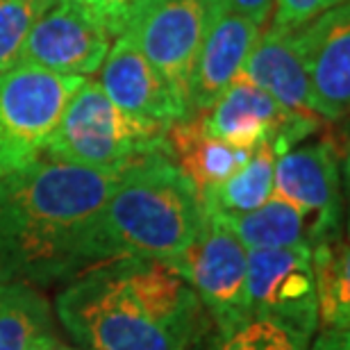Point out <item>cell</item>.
Masks as SVG:
<instances>
[{
    "label": "cell",
    "mask_w": 350,
    "mask_h": 350,
    "mask_svg": "<svg viewBox=\"0 0 350 350\" xmlns=\"http://www.w3.org/2000/svg\"><path fill=\"white\" fill-rule=\"evenodd\" d=\"M269 323L264 321H250L241 330H237L228 337H219L209 350H264V337Z\"/></svg>",
    "instance_id": "24"
},
{
    "label": "cell",
    "mask_w": 350,
    "mask_h": 350,
    "mask_svg": "<svg viewBox=\"0 0 350 350\" xmlns=\"http://www.w3.org/2000/svg\"><path fill=\"white\" fill-rule=\"evenodd\" d=\"M264 350H307L305 346L296 344L289 334H284L282 330H278L275 325L266 327V337H264Z\"/></svg>",
    "instance_id": "27"
},
{
    "label": "cell",
    "mask_w": 350,
    "mask_h": 350,
    "mask_svg": "<svg viewBox=\"0 0 350 350\" xmlns=\"http://www.w3.org/2000/svg\"><path fill=\"white\" fill-rule=\"evenodd\" d=\"M48 334L51 303L30 284L0 282V350H34Z\"/></svg>",
    "instance_id": "20"
},
{
    "label": "cell",
    "mask_w": 350,
    "mask_h": 350,
    "mask_svg": "<svg viewBox=\"0 0 350 350\" xmlns=\"http://www.w3.org/2000/svg\"><path fill=\"white\" fill-rule=\"evenodd\" d=\"M62 327L85 350H189L202 305L171 266L118 257L73 278L55 298Z\"/></svg>",
    "instance_id": "2"
},
{
    "label": "cell",
    "mask_w": 350,
    "mask_h": 350,
    "mask_svg": "<svg viewBox=\"0 0 350 350\" xmlns=\"http://www.w3.org/2000/svg\"><path fill=\"white\" fill-rule=\"evenodd\" d=\"M246 289L250 319L275 325L307 348L319 330L312 248L307 243L248 250Z\"/></svg>",
    "instance_id": "7"
},
{
    "label": "cell",
    "mask_w": 350,
    "mask_h": 350,
    "mask_svg": "<svg viewBox=\"0 0 350 350\" xmlns=\"http://www.w3.org/2000/svg\"><path fill=\"white\" fill-rule=\"evenodd\" d=\"M346 0H273V23L286 30H298L312 18L321 16L327 10L337 7Z\"/></svg>",
    "instance_id": "23"
},
{
    "label": "cell",
    "mask_w": 350,
    "mask_h": 350,
    "mask_svg": "<svg viewBox=\"0 0 350 350\" xmlns=\"http://www.w3.org/2000/svg\"><path fill=\"white\" fill-rule=\"evenodd\" d=\"M310 109L321 121H341L350 103V7L341 3L296 30Z\"/></svg>",
    "instance_id": "11"
},
{
    "label": "cell",
    "mask_w": 350,
    "mask_h": 350,
    "mask_svg": "<svg viewBox=\"0 0 350 350\" xmlns=\"http://www.w3.org/2000/svg\"><path fill=\"white\" fill-rule=\"evenodd\" d=\"M64 3L78 10L103 32H107L111 39L128 30L130 21L135 18L144 0H64Z\"/></svg>",
    "instance_id": "22"
},
{
    "label": "cell",
    "mask_w": 350,
    "mask_h": 350,
    "mask_svg": "<svg viewBox=\"0 0 350 350\" xmlns=\"http://www.w3.org/2000/svg\"><path fill=\"white\" fill-rule=\"evenodd\" d=\"M239 75L269 94L280 107L296 114H312L310 87L296 46V30L278 25L262 30Z\"/></svg>",
    "instance_id": "15"
},
{
    "label": "cell",
    "mask_w": 350,
    "mask_h": 350,
    "mask_svg": "<svg viewBox=\"0 0 350 350\" xmlns=\"http://www.w3.org/2000/svg\"><path fill=\"white\" fill-rule=\"evenodd\" d=\"M109 37L64 0H55L27 34L21 59L59 75L89 78L100 71Z\"/></svg>",
    "instance_id": "12"
},
{
    "label": "cell",
    "mask_w": 350,
    "mask_h": 350,
    "mask_svg": "<svg viewBox=\"0 0 350 350\" xmlns=\"http://www.w3.org/2000/svg\"><path fill=\"white\" fill-rule=\"evenodd\" d=\"M82 80L25 62L0 71V178L44 157L48 139Z\"/></svg>",
    "instance_id": "5"
},
{
    "label": "cell",
    "mask_w": 350,
    "mask_h": 350,
    "mask_svg": "<svg viewBox=\"0 0 350 350\" xmlns=\"http://www.w3.org/2000/svg\"><path fill=\"white\" fill-rule=\"evenodd\" d=\"M262 25L232 10L226 0L216 7L214 21L202 41L191 78V114H205L223 91L239 78Z\"/></svg>",
    "instance_id": "14"
},
{
    "label": "cell",
    "mask_w": 350,
    "mask_h": 350,
    "mask_svg": "<svg viewBox=\"0 0 350 350\" xmlns=\"http://www.w3.org/2000/svg\"><path fill=\"white\" fill-rule=\"evenodd\" d=\"M312 271L317 286L319 327L348 330L350 327V255L341 234L312 246Z\"/></svg>",
    "instance_id": "18"
},
{
    "label": "cell",
    "mask_w": 350,
    "mask_h": 350,
    "mask_svg": "<svg viewBox=\"0 0 350 350\" xmlns=\"http://www.w3.org/2000/svg\"><path fill=\"white\" fill-rule=\"evenodd\" d=\"M226 3L237 10L243 16H248L250 21H255L257 25L266 23V18L271 16V10H273V0H226Z\"/></svg>",
    "instance_id": "25"
},
{
    "label": "cell",
    "mask_w": 350,
    "mask_h": 350,
    "mask_svg": "<svg viewBox=\"0 0 350 350\" xmlns=\"http://www.w3.org/2000/svg\"><path fill=\"white\" fill-rule=\"evenodd\" d=\"M166 266L191 286L202 310L214 321L219 337H228L253 321L246 289L248 250L209 214H205L191 246Z\"/></svg>",
    "instance_id": "6"
},
{
    "label": "cell",
    "mask_w": 350,
    "mask_h": 350,
    "mask_svg": "<svg viewBox=\"0 0 350 350\" xmlns=\"http://www.w3.org/2000/svg\"><path fill=\"white\" fill-rule=\"evenodd\" d=\"M205 212L191 180L166 152L128 164L105 202L96 232L98 264L118 257L171 262L191 246Z\"/></svg>",
    "instance_id": "3"
},
{
    "label": "cell",
    "mask_w": 350,
    "mask_h": 350,
    "mask_svg": "<svg viewBox=\"0 0 350 350\" xmlns=\"http://www.w3.org/2000/svg\"><path fill=\"white\" fill-rule=\"evenodd\" d=\"M34 350H80V348H73V346L64 344L57 334H48V337H44L37 346H34ZM82 350H85V348H82Z\"/></svg>",
    "instance_id": "28"
},
{
    "label": "cell",
    "mask_w": 350,
    "mask_h": 350,
    "mask_svg": "<svg viewBox=\"0 0 350 350\" xmlns=\"http://www.w3.org/2000/svg\"><path fill=\"white\" fill-rule=\"evenodd\" d=\"M221 0H144L128 32L191 114V78Z\"/></svg>",
    "instance_id": "8"
},
{
    "label": "cell",
    "mask_w": 350,
    "mask_h": 350,
    "mask_svg": "<svg viewBox=\"0 0 350 350\" xmlns=\"http://www.w3.org/2000/svg\"><path fill=\"white\" fill-rule=\"evenodd\" d=\"M100 85L109 100L130 116L164 128L191 118L128 32L118 34L109 46L100 66Z\"/></svg>",
    "instance_id": "13"
},
{
    "label": "cell",
    "mask_w": 350,
    "mask_h": 350,
    "mask_svg": "<svg viewBox=\"0 0 350 350\" xmlns=\"http://www.w3.org/2000/svg\"><path fill=\"white\" fill-rule=\"evenodd\" d=\"M310 350H350L348 330H321Z\"/></svg>",
    "instance_id": "26"
},
{
    "label": "cell",
    "mask_w": 350,
    "mask_h": 350,
    "mask_svg": "<svg viewBox=\"0 0 350 350\" xmlns=\"http://www.w3.org/2000/svg\"><path fill=\"white\" fill-rule=\"evenodd\" d=\"M275 150L271 144H260L250 152L248 162L223 185L200 196L202 212L209 214H243L262 207L273 196L275 178Z\"/></svg>",
    "instance_id": "19"
},
{
    "label": "cell",
    "mask_w": 350,
    "mask_h": 350,
    "mask_svg": "<svg viewBox=\"0 0 350 350\" xmlns=\"http://www.w3.org/2000/svg\"><path fill=\"white\" fill-rule=\"evenodd\" d=\"M121 171L39 157L0 178V282L55 284L98 264V219Z\"/></svg>",
    "instance_id": "1"
},
{
    "label": "cell",
    "mask_w": 350,
    "mask_h": 350,
    "mask_svg": "<svg viewBox=\"0 0 350 350\" xmlns=\"http://www.w3.org/2000/svg\"><path fill=\"white\" fill-rule=\"evenodd\" d=\"M166 139H169L171 159L191 180L198 196L232 178L253 152L234 148L221 139L205 135L196 116L171 125Z\"/></svg>",
    "instance_id": "16"
},
{
    "label": "cell",
    "mask_w": 350,
    "mask_h": 350,
    "mask_svg": "<svg viewBox=\"0 0 350 350\" xmlns=\"http://www.w3.org/2000/svg\"><path fill=\"white\" fill-rule=\"evenodd\" d=\"M55 0H0V71L18 64L27 34Z\"/></svg>",
    "instance_id": "21"
},
{
    "label": "cell",
    "mask_w": 350,
    "mask_h": 350,
    "mask_svg": "<svg viewBox=\"0 0 350 350\" xmlns=\"http://www.w3.org/2000/svg\"><path fill=\"white\" fill-rule=\"evenodd\" d=\"M273 196L305 214L310 246L341 234V166L330 142L300 146L275 159Z\"/></svg>",
    "instance_id": "10"
},
{
    "label": "cell",
    "mask_w": 350,
    "mask_h": 350,
    "mask_svg": "<svg viewBox=\"0 0 350 350\" xmlns=\"http://www.w3.org/2000/svg\"><path fill=\"white\" fill-rule=\"evenodd\" d=\"M209 216L219 221L223 228H228L246 250L286 248L296 246V243L310 246V226H307L305 214L291 202L275 198V196H271L262 207L253 209V212Z\"/></svg>",
    "instance_id": "17"
},
{
    "label": "cell",
    "mask_w": 350,
    "mask_h": 350,
    "mask_svg": "<svg viewBox=\"0 0 350 350\" xmlns=\"http://www.w3.org/2000/svg\"><path fill=\"white\" fill-rule=\"evenodd\" d=\"M196 118L209 137L241 150H255L260 144H271L278 157L296 148V144L323 125L314 114H296L280 107L269 94L241 75L216 98L205 114H196Z\"/></svg>",
    "instance_id": "9"
},
{
    "label": "cell",
    "mask_w": 350,
    "mask_h": 350,
    "mask_svg": "<svg viewBox=\"0 0 350 350\" xmlns=\"http://www.w3.org/2000/svg\"><path fill=\"white\" fill-rule=\"evenodd\" d=\"M166 132L164 125L125 114L100 82L85 78L62 111L44 157L96 171H123L152 152L169 155Z\"/></svg>",
    "instance_id": "4"
}]
</instances>
